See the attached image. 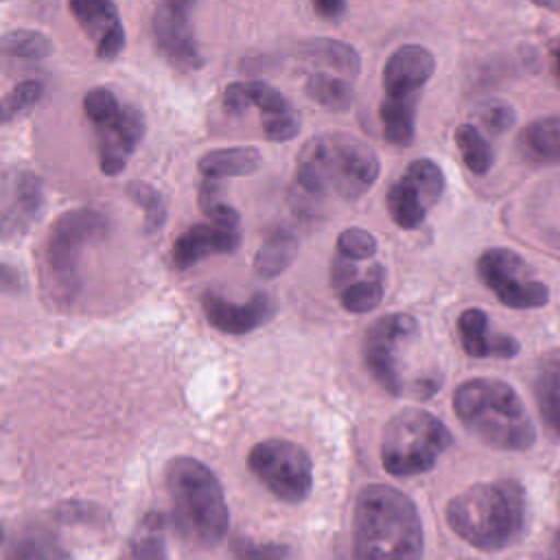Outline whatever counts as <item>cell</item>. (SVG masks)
Listing matches in <instances>:
<instances>
[{"label": "cell", "instance_id": "cell-36", "mask_svg": "<svg viewBox=\"0 0 560 560\" xmlns=\"http://www.w3.org/2000/svg\"><path fill=\"white\" fill-rule=\"evenodd\" d=\"M479 120L481 125L492 131V133H503L508 131L514 120H516V114L512 109V105L503 103V101H490L486 105H481L479 109Z\"/></svg>", "mask_w": 560, "mask_h": 560}, {"label": "cell", "instance_id": "cell-7", "mask_svg": "<svg viewBox=\"0 0 560 560\" xmlns=\"http://www.w3.org/2000/svg\"><path fill=\"white\" fill-rule=\"evenodd\" d=\"M451 442L453 435L438 416L407 407L392 416L383 429L381 462L394 477L420 475L435 466Z\"/></svg>", "mask_w": 560, "mask_h": 560}, {"label": "cell", "instance_id": "cell-16", "mask_svg": "<svg viewBox=\"0 0 560 560\" xmlns=\"http://www.w3.org/2000/svg\"><path fill=\"white\" fill-rule=\"evenodd\" d=\"M201 308L208 324L225 335H245L262 326L276 315V300L260 291L254 293L247 302H230L217 293L201 295Z\"/></svg>", "mask_w": 560, "mask_h": 560}, {"label": "cell", "instance_id": "cell-2", "mask_svg": "<svg viewBox=\"0 0 560 560\" xmlns=\"http://www.w3.org/2000/svg\"><path fill=\"white\" fill-rule=\"evenodd\" d=\"M381 164L374 149L361 138L328 131L304 142L295 160V184L311 197H335L354 201L365 195Z\"/></svg>", "mask_w": 560, "mask_h": 560}, {"label": "cell", "instance_id": "cell-14", "mask_svg": "<svg viewBox=\"0 0 560 560\" xmlns=\"http://www.w3.org/2000/svg\"><path fill=\"white\" fill-rule=\"evenodd\" d=\"M190 2L168 0L155 7L151 18V35L158 52L175 70H197L203 59L190 22Z\"/></svg>", "mask_w": 560, "mask_h": 560}, {"label": "cell", "instance_id": "cell-4", "mask_svg": "<svg viewBox=\"0 0 560 560\" xmlns=\"http://www.w3.org/2000/svg\"><path fill=\"white\" fill-rule=\"evenodd\" d=\"M453 411L468 433L492 448L527 451L536 440L529 411L505 381H464L453 394Z\"/></svg>", "mask_w": 560, "mask_h": 560}, {"label": "cell", "instance_id": "cell-1", "mask_svg": "<svg viewBox=\"0 0 560 560\" xmlns=\"http://www.w3.org/2000/svg\"><path fill=\"white\" fill-rule=\"evenodd\" d=\"M422 547L420 514L407 494L385 483L359 492L352 516L354 560H420Z\"/></svg>", "mask_w": 560, "mask_h": 560}, {"label": "cell", "instance_id": "cell-10", "mask_svg": "<svg viewBox=\"0 0 560 560\" xmlns=\"http://www.w3.org/2000/svg\"><path fill=\"white\" fill-rule=\"evenodd\" d=\"M477 273L508 308L529 311L549 302V287L534 276L521 254L508 247L486 249L477 260Z\"/></svg>", "mask_w": 560, "mask_h": 560}, {"label": "cell", "instance_id": "cell-29", "mask_svg": "<svg viewBox=\"0 0 560 560\" xmlns=\"http://www.w3.org/2000/svg\"><path fill=\"white\" fill-rule=\"evenodd\" d=\"M455 147L466 164V168L475 175H486L494 164V151L488 140L479 133V129L470 122H462L455 133Z\"/></svg>", "mask_w": 560, "mask_h": 560}, {"label": "cell", "instance_id": "cell-31", "mask_svg": "<svg viewBox=\"0 0 560 560\" xmlns=\"http://www.w3.org/2000/svg\"><path fill=\"white\" fill-rule=\"evenodd\" d=\"M127 195L131 197V201H136L142 210H144V228L147 232H155L162 228L164 219H166V206L162 195L144 184V182H131L127 186Z\"/></svg>", "mask_w": 560, "mask_h": 560}, {"label": "cell", "instance_id": "cell-13", "mask_svg": "<svg viewBox=\"0 0 560 560\" xmlns=\"http://www.w3.org/2000/svg\"><path fill=\"white\" fill-rule=\"evenodd\" d=\"M223 107L228 114H241L247 107L260 112L262 133L271 142H287L300 131V114L293 103L260 81H236L223 90Z\"/></svg>", "mask_w": 560, "mask_h": 560}, {"label": "cell", "instance_id": "cell-22", "mask_svg": "<svg viewBox=\"0 0 560 560\" xmlns=\"http://www.w3.org/2000/svg\"><path fill=\"white\" fill-rule=\"evenodd\" d=\"M518 155L532 166L560 164V114L532 120L518 131Z\"/></svg>", "mask_w": 560, "mask_h": 560}, {"label": "cell", "instance_id": "cell-8", "mask_svg": "<svg viewBox=\"0 0 560 560\" xmlns=\"http://www.w3.org/2000/svg\"><path fill=\"white\" fill-rule=\"evenodd\" d=\"M83 112L96 133L98 168L109 177L118 175L144 136L142 109L120 103L107 88H94L83 96Z\"/></svg>", "mask_w": 560, "mask_h": 560}, {"label": "cell", "instance_id": "cell-32", "mask_svg": "<svg viewBox=\"0 0 560 560\" xmlns=\"http://www.w3.org/2000/svg\"><path fill=\"white\" fill-rule=\"evenodd\" d=\"M199 208L210 219V223H217V225L236 228L241 221L238 212L232 206H228L225 201H221L217 184L208 182V179H203V184L199 186Z\"/></svg>", "mask_w": 560, "mask_h": 560}, {"label": "cell", "instance_id": "cell-18", "mask_svg": "<svg viewBox=\"0 0 560 560\" xmlns=\"http://www.w3.org/2000/svg\"><path fill=\"white\" fill-rule=\"evenodd\" d=\"M42 206V182L28 171H7L2 184V236L22 234Z\"/></svg>", "mask_w": 560, "mask_h": 560}, {"label": "cell", "instance_id": "cell-17", "mask_svg": "<svg viewBox=\"0 0 560 560\" xmlns=\"http://www.w3.org/2000/svg\"><path fill=\"white\" fill-rule=\"evenodd\" d=\"M101 59H114L125 48V28L116 4L107 0H72L68 4Z\"/></svg>", "mask_w": 560, "mask_h": 560}, {"label": "cell", "instance_id": "cell-28", "mask_svg": "<svg viewBox=\"0 0 560 560\" xmlns=\"http://www.w3.org/2000/svg\"><path fill=\"white\" fill-rule=\"evenodd\" d=\"M385 291V269L381 265H372L365 269V273L354 282H350L346 289L339 291V302L350 313H370L374 311Z\"/></svg>", "mask_w": 560, "mask_h": 560}, {"label": "cell", "instance_id": "cell-30", "mask_svg": "<svg viewBox=\"0 0 560 560\" xmlns=\"http://www.w3.org/2000/svg\"><path fill=\"white\" fill-rule=\"evenodd\" d=\"M2 52L7 57H20V59H44L50 55V42L37 33V31H9L2 35Z\"/></svg>", "mask_w": 560, "mask_h": 560}, {"label": "cell", "instance_id": "cell-19", "mask_svg": "<svg viewBox=\"0 0 560 560\" xmlns=\"http://www.w3.org/2000/svg\"><path fill=\"white\" fill-rule=\"evenodd\" d=\"M238 228H225L217 223H197L184 230L171 247V260L175 269H188L199 260L214 254H230L238 247Z\"/></svg>", "mask_w": 560, "mask_h": 560}, {"label": "cell", "instance_id": "cell-37", "mask_svg": "<svg viewBox=\"0 0 560 560\" xmlns=\"http://www.w3.org/2000/svg\"><path fill=\"white\" fill-rule=\"evenodd\" d=\"M234 553L241 560H284L287 547L280 545H254L249 540H236Z\"/></svg>", "mask_w": 560, "mask_h": 560}, {"label": "cell", "instance_id": "cell-26", "mask_svg": "<svg viewBox=\"0 0 560 560\" xmlns=\"http://www.w3.org/2000/svg\"><path fill=\"white\" fill-rule=\"evenodd\" d=\"M298 254V236L289 228H276L254 256V271L260 278L280 276Z\"/></svg>", "mask_w": 560, "mask_h": 560}, {"label": "cell", "instance_id": "cell-20", "mask_svg": "<svg viewBox=\"0 0 560 560\" xmlns=\"http://www.w3.org/2000/svg\"><path fill=\"white\" fill-rule=\"evenodd\" d=\"M457 332L464 352L475 359H512L521 350L514 337L505 332H492L488 315L481 308L462 311L457 317Z\"/></svg>", "mask_w": 560, "mask_h": 560}, {"label": "cell", "instance_id": "cell-25", "mask_svg": "<svg viewBox=\"0 0 560 560\" xmlns=\"http://www.w3.org/2000/svg\"><path fill=\"white\" fill-rule=\"evenodd\" d=\"M4 560H70V553L50 529L31 525L11 536Z\"/></svg>", "mask_w": 560, "mask_h": 560}, {"label": "cell", "instance_id": "cell-3", "mask_svg": "<svg viewBox=\"0 0 560 560\" xmlns=\"http://www.w3.org/2000/svg\"><path fill=\"white\" fill-rule=\"evenodd\" d=\"M527 518L525 490L516 479L472 483L446 505V523L468 545L499 551L514 545Z\"/></svg>", "mask_w": 560, "mask_h": 560}, {"label": "cell", "instance_id": "cell-27", "mask_svg": "<svg viewBox=\"0 0 560 560\" xmlns=\"http://www.w3.org/2000/svg\"><path fill=\"white\" fill-rule=\"evenodd\" d=\"M304 92L308 94V98H313L315 103H319L324 109H330V112H346L352 105V96H354L350 79L326 72V70L311 72L304 83Z\"/></svg>", "mask_w": 560, "mask_h": 560}, {"label": "cell", "instance_id": "cell-33", "mask_svg": "<svg viewBox=\"0 0 560 560\" xmlns=\"http://www.w3.org/2000/svg\"><path fill=\"white\" fill-rule=\"evenodd\" d=\"M376 254V238L363 228H346L337 236V256L348 260H368Z\"/></svg>", "mask_w": 560, "mask_h": 560}, {"label": "cell", "instance_id": "cell-38", "mask_svg": "<svg viewBox=\"0 0 560 560\" xmlns=\"http://www.w3.org/2000/svg\"><path fill=\"white\" fill-rule=\"evenodd\" d=\"M313 9L319 15L328 18V20H335V18H339L346 11V4L339 2V0H317V2H313Z\"/></svg>", "mask_w": 560, "mask_h": 560}, {"label": "cell", "instance_id": "cell-34", "mask_svg": "<svg viewBox=\"0 0 560 560\" xmlns=\"http://www.w3.org/2000/svg\"><path fill=\"white\" fill-rule=\"evenodd\" d=\"M136 560H164V536H162V521L151 516L142 525V534L136 538L133 545Z\"/></svg>", "mask_w": 560, "mask_h": 560}, {"label": "cell", "instance_id": "cell-5", "mask_svg": "<svg viewBox=\"0 0 560 560\" xmlns=\"http://www.w3.org/2000/svg\"><path fill=\"white\" fill-rule=\"evenodd\" d=\"M173 525L195 547H214L223 540L230 512L217 475L192 457H173L164 468Z\"/></svg>", "mask_w": 560, "mask_h": 560}, {"label": "cell", "instance_id": "cell-24", "mask_svg": "<svg viewBox=\"0 0 560 560\" xmlns=\"http://www.w3.org/2000/svg\"><path fill=\"white\" fill-rule=\"evenodd\" d=\"M298 55L302 59H308L317 66L328 68L326 72L335 70L337 74L346 79H354L361 68L359 52L339 39H328V37H315L298 44Z\"/></svg>", "mask_w": 560, "mask_h": 560}, {"label": "cell", "instance_id": "cell-15", "mask_svg": "<svg viewBox=\"0 0 560 560\" xmlns=\"http://www.w3.org/2000/svg\"><path fill=\"white\" fill-rule=\"evenodd\" d=\"M435 57L420 44H405L396 48L383 66L385 103L416 109L418 94L433 77Z\"/></svg>", "mask_w": 560, "mask_h": 560}, {"label": "cell", "instance_id": "cell-9", "mask_svg": "<svg viewBox=\"0 0 560 560\" xmlns=\"http://www.w3.org/2000/svg\"><path fill=\"white\" fill-rule=\"evenodd\" d=\"M247 466L280 501L300 503L313 488V462L308 453L291 440L271 438L254 444L247 455Z\"/></svg>", "mask_w": 560, "mask_h": 560}, {"label": "cell", "instance_id": "cell-12", "mask_svg": "<svg viewBox=\"0 0 560 560\" xmlns=\"http://www.w3.org/2000/svg\"><path fill=\"white\" fill-rule=\"evenodd\" d=\"M444 192L442 168L429 158L407 164L405 173L389 186L385 206L392 221L402 230L418 228Z\"/></svg>", "mask_w": 560, "mask_h": 560}, {"label": "cell", "instance_id": "cell-40", "mask_svg": "<svg viewBox=\"0 0 560 560\" xmlns=\"http://www.w3.org/2000/svg\"><path fill=\"white\" fill-rule=\"evenodd\" d=\"M551 549H553V558H556V560H560V529H558V532H556V536H553Z\"/></svg>", "mask_w": 560, "mask_h": 560}, {"label": "cell", "instance_id": "cell-21", "mask_svg": "<svg viewBox=\"0 0 560 560\" xmlns=\"http://www.w3.org/2000/svg\"><path fill=\"white\" fill-rule=\"evenodd\" d=\"M532 389L547 435L560 442V350L540 354Z\"/></svg>", "mask_w": 560, "mask_h": 560}, {"label": "cell", "instance_id": "cell-39", "mask_svg": "<svg viewBox=\"0 0 560 560\" xmlns=\"http://www.w3.org/2000/svg\"><path fill=\"white\" fill-rule=\"evenodd\" d=\"M549 52H551V59H553L556 77L560 79V37H556V39L549 44Z\"/></svg>", "mask_w": 560, "mask_h": 560}, {"label": "cell", "instance_id": "cell-11", "mask_svg": "<svg viewBox=\"0 0 560 560\" xmlns=\"http://www.w3.org/2000/svg\"><path fill=\"white\" fill-rule=\"evenodd\" d=\"M418 335V322L407 313H389L374 319L363 337V363L378 385L392 396H409V385L400 372L402 350Z\"/></svg>", "mask_w": 560, "mask_h": 560}, {"label": "cell", "instance_id": "cell-35", "mask_svg": "<svg viewBox=\"0 0 560 560\" xmlns=\"http://www.w3.org/2000/svg\"><path fill=\"white\" fill-rule=\"evenodd\" d=\"M42 96V83L35 79L22 81L18 83L2 101V120L9 122L13 116H18L20 112H24L26 107L35 105Z\"/></svg>", "mask_w": 560, "mask_h": 560}, {"label": "cell", "instance_id": "cell-6", "mask_svg": "<svg viewBox=\"0 0 560 560\" xmlns=\"http://www.w3.org/2000/svg\"><path fill=\"white\" fill-rule=\"evenodd\" d=\"M107 217L90 210H68L50 225L39 252V278L44 293L57 306H68L79 291V258L85 245L101 238Z\"/></svg>", "mask_w": 560, "mask_h": 560}, {"label": "cell", "instance_id": "cell-23", "mask_svg": "<svg viewBox=\"0 0 560 560\" xmlns=\"http://www.w3.org/2000/svg\"><path fill=\"white\" fill-rule=\"evenodd\" d=\"M260 166V151L256 147H223L203 153L197 162L203 179L214 182L223 177L249 175Z\"/></svg>", "mask_w": 560, "mask_h": 560}]
</instances>
